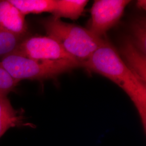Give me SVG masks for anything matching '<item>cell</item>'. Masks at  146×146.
Segmentation results:
<instances>
[{"mask_svg":"<svg viewBox=\"0 0 146 146\" xmlns=\"http://www.w3.org/2000/svg\"><path fill=\"white\" fill-rule=\"evenodd\" d=\"M130 2L128 0L95 1L91 9L89 31L95 36L103 38L118 23Z\"/></svg>","mask_w":146,"mask_h":146,"instance_id":"obj_5","label":"cell"},{"mask_svg":"<svg viewBox=\"0 0 146 146\" xmlns=\"http://www.w3.org/2000/svg\"><path fill=\"white\" fill-rule=\"evenodd\" d=\"M23 38L0 29L1 60L13 52Z\"/></svg>","mask_w":146,"mask_h":146,"instance_id":"obj_12","label":"cell"},{"mask_svg":"<svg viewBox=\"0 0 146 146\" xmlns=\"http://www.w3.org/2000/svg\"><path fill=\"white\" fill-rule=\"evenodd\" d=\"M11 54L41 61H76L56 41L48 36L24 38Z\"/></svg>","mask_w":146,"mask_h":146,"instance_id":"obj_4","label":"cell"},{"mask_svg":"<svg viewBox=\"0 0 146 146\" xmlns=\"http://www.w3.org/2000/svg\"><path fill=\"white\" fill-rule=\"evenodd\" d=\"M31 125L25 123L22 110L14 109L7 95L0 93V138L11 128Z\"/></svg>","mask_w":146,"mask_h":146,"instance_id":"obj_8","label":"cell"},{"mask_svg":"<svg viewBox=\"0 0 146 146\" xmlns=\"http://www.w3.org/2000/svg\"><path fill=\"white\" fill-rule=\"evenodd\" d=\"M131 40L135 47L146 54V23L143 17L136 19L131 25Z\"/></svg>","mask_w":146,"mask_h":146,"instance_id":"obj_11","label":"cell"},{"mask_svg":"<svg viewBox=\"0 0 146 146\" xmlns=\"http://www.w3.org/2000/svg\"><path fill=\"white\" fill-rule=\"evenodd\" d=\"M81 67L110 80L123 89L137 110L146 130V84L137 78L122 61L115 47L107 39Z\"/></svg>","mask_w":146,"mask_h":146,"instance_id":"obj_1","label":"cell"},{"mask_svg":"<svg viewBox=\"0 0 146 146\" xmlns=\"http://www.w3.org/2000/svg\"><path fill=\"white\" fill-rule=\"evenodd\" d=\"M47 36L54 39L81 64L86 61L99 47L104 38L95 36L88 29L68 23L54 16L43 19Z\"/></svg>","mask_w":146,"mask_h":146,"instance_id":"obj_2","label":"cell"},{"mask_svg":"<svg viewBox=\"0 0 146 146\" xmlns=\"http://www.w3.org/2000/svg\"><path fill=\"white\" fill-rule=\"evenodd\" d=\"M0 66L18 82L22 80H45L80 67L76 61H41L11 54L0 61Z\"/></svg>","mask_w":146,"mask_h":146,"instance_id":"obj_3","label":"cell"},{"mask_svg":"<svg viewBox=\"0 0 146 146\" xmlns=\"http://www.w3.org/2000/svg\"><path fill=\"white\" fill-rule=\"evenodd\" d=\"M23 15L42 13H52L56 0H9Z\"/></svg>","mask_w":146,"mask_h":146,"instance_id":"obj_10","label":"cell"},{"mask_svg":"<svg viewBox=\"0 0 146 146\" xmlns=\"http://www.w3.org/2000/svg\"><path fill=\"white\" fill-rule=\"evenodd\" d=\"M146 1H138V2H137V6L140 8H142L143 9H146Z\"/></svg>","mask_w":146,"mask_h":146,"instance_id":"obj_14","label":"cell"},{"mask_svg":"<svg viewBox=\"0 0 146 146\" xmlns=\"http://www.w3.org/2000/svg\"><path fill=\"white\" fill-rule=\"evenodd\" d=\"M88 2L87 0H56L52 16L76 20L82 15Z\"/></svg>","mask_w":146,"mask_h":146,"instance_id":"obj_9","label":"cell"},{"mask_svg":"<svg viewBox=\"0 0 146 146\" xmlns=\"http://www.w3.org/2000/svg\"><path fill=\"white\" fill-rule=\"evenodd\" d=\"M118 53L125 66L137 78L146 84V54L135 47L129 36L123 38Z\"/></svg>","mask_w":146,"mask_h":146,"instance_id":"obj_6","label":"cell"},{"mask_svg":"<svg viewBox=\"0 0 146 146\" xmlns=\"http://www.w3.org/2000/svg\"><path fill=\"white\" fill-rule=\"evenodd\" d=\"M0 29L22 37L27 33L25 16L9 0L0 1Z\"/></svg>","mask_w":146,"mask_h":146,"instance_id":"obj_7","label":"cell"},{"mask_svg":"<svg viewBox=\"0 0 146 146\" xmlns=\"http://www.w3.org/2000/svg\"><path fill=\"white\" fill-rule=\"evenodd\" d=\"M19 82L0 66V93L7 95L13 91Z\"/></svg>","mask_w":146,"mask_h":146,"instance_id":"obj_13","label":"cell"}]
</instances>
